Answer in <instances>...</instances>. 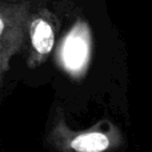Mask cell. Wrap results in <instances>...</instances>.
Instances as JSON below:
<instances>
[{"instance_id":"obj_1","label":"cell","mask_w":152,"mask_h":152,"mask_svg":"<svg viewBox=\"0 0 152 152\" xmlns=\"http://www.w3.org/2000/svg\"><path fill=\"white\" fill-rule=\"evenodd\" d=\"M34 7V0L0 1V89L13 56L26 47L28 20Z\"/></svg>"},{"instance_id":"obj_2","label":"cell","mask_w":152,"mask_h":152,"mask_svg":"<svg viewBox=\"0 0 152 152\" xmlns=\"http://www.w3.org/2000/svg\"><path fill=\"white\" fill-rule=\"evenodd\" d=\"M50 140L61 152H107L119 144V132L116 128H100L95 126L86 131H72L64 120L53 123Z\"/></svg>"},{"instance_id":"obj_3","label":"cell","mask_w":152,"mask_h":152,"mask_svg":"<svg viewBox=\"0 0 152 152\" xmlns=\"http://www.w3.org/2000/svg\"><path fill=\"white\" fill-rule=\"evenodd\" d=\"M28 56L29 68L43 64L55 45V18L45 8L34 7L28 20Z\"/></svg>"},{"instance_id":"obj_4","label":"cell","mask_w":152,"mask_h":152,"mask_svg":"<svg viewBox=\"0 0 152 152\" xmlns=\"http://www.w3.org/2000/svg\"><path fill=\"white\" fill-rule=\"evenodd\" d=\"M0 1H16V0H0Z\"/></svg>"}]
</instances>
